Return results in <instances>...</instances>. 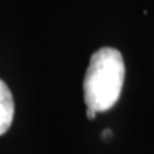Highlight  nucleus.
I'll use <instances>...</instances> for the list:
<instances>
[{
    "label": "nucleus",
    "instance_id": "nucleus-1",
    "mask_svg": "<svg viewBox=\"0 0 154 154\" xmlns=\"http://www.w3.org/2000/svg\"><path fill=\"white\" fill-rule=\"evenodd\" d=\"M124 76V60L119 50L101 47L93 53L83 82L87 109L96 113L110 110L120 99Z\"/></svg>",
    "mask_w": 154,
    "mask_h": 154
},
{
    "label": "nucleus",
    "instance_id": "nucleus-2",
    "mask_svg": "<svg viewBox=\"0 0 154 154\" xmlns=\"http://www.w3.org/2000/svg\"><path fill=\"white\" fill-rule=\"evenodd\" d=\"M14 117V100L10 88L0 79V136L10 128Z\"/></svg>",
    "mask_w": 154,
    "mask_h": 154
},
{
    "label": "nucleus",
    "instance_id": "nucleus-3",
    "mask_svg": "<svg viewBox=\"0 0 154 154\" xmlns=\"http://www.w3.org/2000/svg\"><path fill=\"white\" fill-rule=\"evenodd\" d=\"M96 116H97V113L94 110H91V109H87V117L90 119V120H93V119H96Z\"/></svg>",
    "mask_w": 154,
    "mask_h": 154
}]
</instances>
